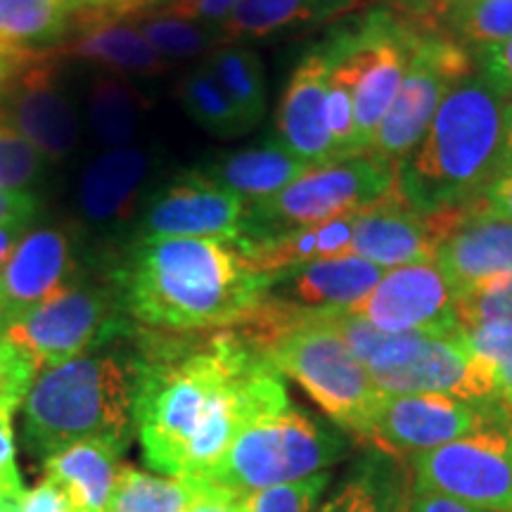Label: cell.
Returning <instances> with one entry per match:
<instances>
[{"label": "cell", "instance_id": "e0dca14e", "mask_svg": "<svg viewBox=\"0 0 512 512\" xmlns=\"http://www.w3.org/2000/svg\"><path fill=\"white\" fill-rule=\"evenodd\" d=\"M441 242L434 264L453 294L482 285L512 268V221L484 216L475 204L441 209Z\"/></svg>", "mask_w": 512, "mask_h": 512}, {"label": "cell", "instance_id": "f6af8a7d", "mask_svg": "<svg viewBox=\"0 0 512 512\" xmlns=\"http://www.w3.org/2000/svg\"><path fill=\"white\" fill-rule=\"evenodd\" d=\"M472 204L479 214L512 221V164H505Z\"/></svg>", "mask_w": 512, "mask_h": 512}, {"label": "cell", "instance_id": "f1b7e54d", "mask_svg": "<svg viewBox=\"0 0 512 512\" xmlns=\"http://www.w3.org/2000/svg\"><path fill=\"white\" fill-rule=\"evenodd\" d=\"M147 107L143 95L119 76H98L88 98V119L93 136L107 150L128 147L138 136L140 114Z\"/></svg>", "mask_w": 512, "mask_h": 512}, {"label": "cell", "instance_id": "8fae6325", "mask_svg": "<svg viewBox=\"0 0 512 512\" xmlns=\"http://www.w3.org/2000/svg\"><path fill=\"white\" fill-rule=\"evenodd\" d=\"M475 67L472 50L460 46L444 29L418 24L401 91L368 152L399 166L425 138L446 95L475 74Z\"/></svg>", "mask_w": 512, "mask_h": 512}, {"label": "cell", "instance_id": "7402d4cb", "mask_svg": "<svg viewBox=\"0 0 512 512\" xmlns=\"http://www.w3.org/2000/svg\"><path fill=\"white\" fill-rule=\"evenodd\" d=\"M384 273V268L361 256L347 254L292 268L275 283L283 290L271 292L304 309H351L380 283Z\"/></svg>", "mask_w": 512, "mask_h": 512}, {"label": "cell", "instance_id": "5bb4252c", "mask_svg": "<svg viewBox=\"0 0 512 512\" xmlns=\"http://www.w3.org/2000/svg\"><path fill=\"white\" fill-rule=\"evenodd\" d=\"M247 211L240 195L190 169L147 200L138 240L209 238L240 247L247 238Z\"/></svg>", "mask_w": 512, "mask_h": 512}, {"label": "cell", "instance_id": "e575fe53", "mask_svg": "<svg viewBox=\"0 0 512 512\" xmlns=\"http://www.w3.org/2000/svg\"><path fill=\"white\" fill-rule=\"evenodd\" d=\"M138 22L140 34L164 60H190V57L209 55L211 50L223 46L219 29L209 24L185 22V19L155 15V12L140 17Z\"/></svg>", "mask_w": 512, "mask_h": 512}, {"label": "cell", "instance_id": "680465c9", "mask_svg": "<svg viewBox=\"0 0 512 512\" xmlns=\"http://www.w3.org/2000/svg\"><path fill=\"white\" fill-rule=\"evenodd\" d=\"M3 320H5V306L0 302V325H3Z\"/></svg>", "mask_w": 512, "mask_h": 512}, {"label": "cell", "instance_id": "ac0fdd59", "mask_svg": "<svg viewBox=\"0 0 512 512\" xmlns=\"http://www.w3.org/2000/svg\"><path fill=\"white\" fill-rule=\"evenodd\" d=\"M79 259L74 238L62 226H38L27 230L8 266L0 273V302L5 318L41 306L79 283Z\"/></svg>", "mask_w": 512, "mask_h": 512}, {"label": "cell", "instance_id": "44dd1931", "mask_svg": "<svg viewBox=\"0 0 512 512\" xmlns=\"http://www.w3.org/2000/svg\"><path fill=\"white\" fill-rule=\"evenodd\" d=\"M375 3L377 0H240L216 29L223 46L259 41L287 31L325 27Z\"/></svg>", "mask_w": 512, "mask_h": 512}, {"label": "cell", "instance_id": "cb8c5ba5", "mask_svg": "<svg viewBox=\"0 0 512 512\" xmlns=\"http://www.w3.org/2000/svg\"><path fill=\"white\" fill-rule=\"evenodd\" d=\"M147 171L150 155L140 147L128 145L102 152L81 178L79 207L83 216L98 226L126 221L136 207Z\"/></svg>", "mask_w": 512, "mask_h": 512}, {"label": "cell", "instance_id": "5b68a950", "mask_svg": "<svg viewBox=\"0 0 512 512\" xmlns=\"http://www.w3.org/2000/svg\"><path fill=\"white\" fill-rule=\"evenodd\" d=\"M235 330L287 375L339 430L366 437L384 394L351 354L330 309H304L271 292Z\"/></svg>", "mask_w": 512, "mask_h": 512}, {"label": "cell", "instance_id": "f907efd6", "mask_svg": "<svg viewBox=\"0 0 512 512\" xmlns=\"http://www.w3.org/2000/svg\"><path fill=\"white\" fill-rule=\"evenodd\" d=\"M41 48H22V46H10V43L0 41V98H3L5 88L10 86V81L19 74V69H24L34 60V55Z\"/></svg>", "mask_w": 512, "mask_h": 512}, {"label": "cell", "instance_id": "d6a6232c", "mask_svg": "<svg viewBox=\"0 0 512 512\" xmlns=\"http://www.w3.org/2000/svg\"><path fill=\"white\" fill-rule=\"evenodd\" d=\"M69 34L57 0H0V41L22 48H55Z\"/></svg>", "mask_w": 512, "mask_h": 512}, {"label": "cell", "instance_id": "7dc6e473", "mask_svg": "<svg viewBox=\"0 0 512 512\" xmlns=\"http://www.w3.org/2000/svg\"><path fill=\"white\" fill-rule=\"evenodd\" d=\"M403 512H489V510L456 501V498L437 494V491H427V489H418V486H411V494H408Z\"/></svg>", "mask_w": 512, "mask_h": 512}, {"label": "cell", "instance_id": "f35d334b", "mask_svg": "<svg viewBox=\"0 0 512 512\" xmlns=\"http://www.w3.org/2000/svg\"><path fill=\"white\" fill-rule=\"evenodd\" d=\"M46 171V157L0 112V188L27 190Z\"/></svg>", "mask_w": 512, "mask_h": 512}, {"label": "cell", "instance_id": "c3c4849f", "mask_svg": "<svg viewBox=\"0 0 512 512\" xmlns=\"http://www.w3.org/2000/svg\"><path fill=\"white\" fill-rule=\"evenodd\" d=\"M36 211L38 202L31 192L0 188V226L3 223H31Z\"/></svg>", "mask_w": 512, "mask_h": 512}, {"label": "cell", "instance_id": "816d5d0a", "mask_svg": "<svg viewBox=\"0 0 512 512\" xmlns=\"http://www.w3.org/2000/svg\"><path fill=\"white\" fill-rule=\"evenodd\" d=\"M185 512H242V508L233 496L221 494V491L209 489V486L195 484V498H192Z\"/></svg>", "mask_w": 512, "mask_h": 512}, {"label": "cell", "instance_id": "30bf717a", "mask_svg": "<svg viewBox=\"0 0 512 512\" xmlns=\"http://www.w3.org/2000/svg\"><path fill=\"white\" fill-rule=\"evenodd\" d=\"M363 366L382 394H446L470 403H498L496 384L456 335L382 332Z\"/></svg>", "mask_w": 512, "mask_h": 512}, {"label": "cell", "instance_id": "8d00e7d4", "mask_svg": "<svg viewBox=\"0 0 512 512\" xmlns=\"http://www.w3.org/2000/svg\"><path fill=\"white\" fill-rule=\"evenodd\" d=\"M460 337L489 370L496 384L498 403L512 413V325L494 323L460 328Z\"/></svg>", "mask_w": 512, "mask_h": 512}, {"label": "cell", "instance_id": "9a60e30c", "mask_svg": "<svg viewBox=\"0 0 512 512\" xmlns=\"http://www.w3.org/2000/svg\"><path fill=\"white\" fill-rule=\"evenodd\" d=\"M57 62L53 48H41L0 98V112L50 162L72 155L81 138L79 114L64 91Z\"/></svg>", "mask_w": 512, "mask_h": 512}, {"label": "cell", "instance_id": "d4e9b609", "mask_svg": "<svg viewBox=\"0 0 512 512\" xmlns=\"http://www.w3.org/2000/svg\"><path fill=\"white\" fill-rule=\"evenodd\" d=\"M197 169L216 185L240 195L247 204H254L278 195L280 190H285L287 185L316 166L302 162L275 138L264 145L249 147V150L228 152V155L216 157L214 162L197 166Z\"/></svg>", "mask_w": 512, "mask_h": 512}, {"label": "cell", "instance_id": "ee69618b", "mask_svg": "<svg viewBox=\"0 0 512 512\" xmlns=\"http://www.w3.org/2000/svg\"><path fill=\"white\" fill-rule=\"evenodd\" d=\"M477 69L501 91L505 98L512 95V38L498 43V46L477 50Z\"/></svg>", "mask_w": 512, "mask_h": 512}, {"label": "cell", "instance_id": "7a4b0ae2", "mask_svg": "<svg viewBox=\"0 0 512 512\" xmlns=\"http://www.w3.org/2000/svg\"><path fill=\"white\" fill-rule=\"evenodd\" d=\"M280 275L256 273L233 245L209 238L136 240L114 273L119 302L143 328L211 332L259 309Z\"/></svg>", "mask_w": 512, "mask_h": 512}, {"label": "cell", "instance_id": "603a6c76", "mask_svg": "<svg viewBox=\"0 0 512 512\" xmlns=\"http://www.w3.org/2000/svg\"><path fill=\"white\" fill-rule=\"evenodd\" d=\"M356 214L316 223V226L292 228L268 235L242 247H235L256 273L283 275L292 268L313 264V261L337 259L351 254Z\"/></svg>", "mask_w": 512, "mask_h": 512}, {"label": "cell", "instance_id": "277c9868", "mask_svg": "<svg viewBox=\"0 0 512 512\" xmlns=\"http://www.w3.org/2000/svg\"><path fill=\"white\" fill-rule=\"evenodd\" d=\"M503 107L505 95L479 69L460 81L396 166L403 200L420 214L475 202L503 169Z\"/></svg>", "mask_w": 512, "mask_h": 512}, {"label": "cell", "instance_id": "7c38bea8", "mask_svg": "<svg viewBox=\"0 0 512 512\" xmlns=\"http://www.w3.org/2000/svg\"><path fill=\"white\" fill-rule=\"evenodd\" d=\"M413 486L489 512H512V413L503 408L479 430L406 458Z\"/></svg>", "mask_w": 512, "mask_h": 512}, {"label": "cell", "instance_id": "83f0119b", "mask_svg": "<svg viewBox=\"0 0 512 512\" xmlns=\"http://www.w3.org/2000/svg\"><path fill=\"white\" fill-rule=\"evenodd\" d=\"M60 60H83L114 74L159 76L169 69V60L152 48V43L133 24H98L72 31L69 41L55 46Z\"/></svg>", "mask_w": 512, "mask_h": 512}, {"label": "cell", "instance_id": "3957f363", "mask_svg": "<svg viewBox=\"0 0 512 512\" xmlns=\"http://www.w3.org/2000/svg\"><path fill=\"white\" fill-rule=\"evenodd\" d=\"M140 366L138 347L105 344L38 373L22 403V444L29 458L43 465L86 439L131 446Z\"/></svg>", "mask_w": 512, "mask_h": 512}, {"label": "cell", "instance_id": "11a10c76", "mask_svg": "<svg viewBox=\"0 0 512 512\" xmlns=\"http://www.w3.org/2000/svg\"><path fill=\"white\" fill-rule=\"evenodd\" d=\"M57 3H60L62 10L69 15V12H72V10L76 8V5H79V0H57Z\"/></svg>", "mask_w": 512, "mask_h": 512}, {"label": "cell", "instance_id": "f5cc1de1", "mask_svg": "<svg viewBox=\"0 0 512 512\" xmlns=\"http://www.w3.org/2000/svg\"><path fill=\"white\" fill-rule=\"evenodd\" d=\"M27 230L29 223H3V226H0V273L8 266L12 252L17 249L19 240L27 235Z\"/></svg>", "mask_w": 512, "mask_h": 512}, {"label": "cell", "instance_id": "74e56055", "mask_svg": "<svg viewBox=\"0 0 512 512\" xmlns=\"http://www.w3.org/2000/svg\"><path fill=\"white\" fill-rule=\"evenodd\" d=\"M456 318L460 328L494 323L512 325V268L456 294Z\"/></svg>", "mask_w": 512, "mask_h": 512}, {"label": "cell", "instance_id": "ab89813d", "mask_svg": "<svg viewBox=\"0 0 512 512\" xmlns=\"http://www.w3.org/2000/svg\"><path fill=\"white\" fill-rule=\"evenodd\" d=\"M332 482L330 472L299 479V482L271 486L254 494L235 498L242 512H316L318 501Z\"/></svg>", "mask_w": 512, "mask_h": 512}, {"label": "cell", "instance_id": "6f0895ef", "mask_svg": "<svg viewBox=\"0 0 512 512\" xmlns=\"http://www.w3.org/2000/svg\"><path fill=\"white\" fill-rule=\"evenodd\" d=\"M152 3H155V10H159V8H164L166 3H174V0H152Z\"/></svg>", "mask_w": 512, "mask_h": 512}, {"label": "cell", "instance_id": "f546056e", "mask_svg": "<svg viewBox=\"0 0 512 512\" xmlns=\"http://www.w3.org/2000/svg\"><path fill=\"white\" fill-rule=\"evenodd\" d=\"M204 62L226 88L228 98L235 102L252 131L266 112V74L259 53L238 43H228V46L211 50Z\"/></svg>", "mask_w": 512, "mask_h": 512}, {"label": "cell", "instance_id": "52a82bcc", "mask_svg": "<svg viewBox=\"0 0 512 512\" xmlns=\"http://www.w3.org/2000/svg\"><path fill=\"white\" fill-rule=\"evenodd\" d=\"M133 325L117 290L74 283L50 302L3 320L5 337L38 373L64 361L131 337Z\"/></svg>", "mask_w": 512, "mask_h": 512}, {"label": "cell", "instance_id": "d590c367", "mask_svg": "<svg viewBox=\"0 0 512 512\" xmlns=\"http://www.w3.org/2000/svg\"><path fill=\"white\" fill-rule=\"evenodd\" d=\"M332 53V72L328 79V95H325V124L335 147L337 162L363 155L358 147L356 133V117H354V83H351V72L337 48L325 38Z\"/></svg>", "mask_w": 512, "mask_h": 512}, {"label": "cell", "instance_id": "b9f144b4", "mask_svg": "<svg viewBox=\"0 0 512 512\" xmlns=\"http://www.w3.org/2000/svg\"><path fill=\"white\" fill-rule=\"evenodd\" d=\"M12 415H15V408L0 406V501H19L24 494V482L17 467Z\"/></svg>", "mask_w": 512, "mask_h": 512}, {"label": "cell", "instance_id": "1f68e13d", "mask_svg": "<svg viewBox=\"0 0 512 512\" xmlns=\"http://www.w3.org/2000/svg\"><path fill=\"white\" fill-rule=\"evenodd\" d=\"M183 110L200 124L204 131L219 138H238L249 131L235 102L228 98L226 88L211 72L209 64L202 62L181 79L176 88Z\"/></svg>", "mask_w": 512, "mask_h": 512}, {"label": "cell", "instance_id": "8992f818", "mask_svg": "<svg viewBox=\"0 0 512 512\" xmlns=\"http://www.w3.org/2000/svg\"><path fill=\"white\" fill-rule=\"evenodd\" d=\"M349 446L344 434L287 403L242 427L219 463L190 482L240 498L328 472Z\"/></svg>", "mask_w": 512, "mask_h": 512}, {"label": "cell", "instance_id": "4316f807", "mask_svg": "<svg viewBox=\"0 0 512 512\" xmlns=\"http://www.w3.org/2000/svg\"><path fill=\"white\" fill-rule=\"evenodd\" d=\"M411 486L408 463L368 446L316 512H403Z\"/></svg>", "mask_w": 512, "mask_h": 512}, {"label": "cell", "instance_id": "ba28073f", "mask_svg": "<svg viewBox=\"0 0 512 512\" xmlns=\"http://www.w3.org/2000/svg\"><path fill=\"white\" fill-rule=\"evenodd\" d=\"M396 188V164L373 152L316 166L278 195L249 204L245 242L358 214Z\"/></svg>", "mask_w": 512, "mask_h": 512}, {"label": "cell", "instance_id": "7bdbcfd3", "mask_svg": "<svg viewBox=\"0 0 512 512\" xmlns=\"http://www.w3.org/2000/svg\"><path fill=\"white\" fill-rule=\"evenodd\" d=\"M238 3L240 0H174V3H166L164 8L155 10V15H166L185 19V22L219 27L221 22H226L230 17V12L235 10Z\"/></svg>", "mask_w": 512, "mask_h": 512}, {"label": "cell", "instance_id": "60d3db41", "mask_svg": "<svg viewBox=\"0 0 512 512\" xmlns=\"http://www.w3.org/2000/svg\"><path fill=\"white\" fill-rule=\"evenodd\" d=\"M36 370L5 337H0V406L22 408Z\"/></svg>", "mask_w": 512, "mask_h": 512}, {"label": "cell", "instance_id": "bcb514c9", "mask_svg": "<svg viewBox=\"0 0 512 512\" xmlns=\"http://www.w3.org/2000/svg\"><path fill=\"white\" fill-rule=\"evenodd\" d=\"M17 512H79L69 496L57 486L53 479L43 477L34 489L24 491L17 501Z\"/></svg>", "mask_w": 512, "mask_h": 512}, {"label": "cell", "instance_id": "4dcf8cb0", "mask_svg": "<svg viewBox=\"0 0 512 512\" xmlns=\"http://www.w3.org/2000/svg\"><path fill=\"white\" fill-rule=\"evenodd\" d=\"M195 498L190 479L121 465L105 512H185Z\"/></svg>", "mask_w": 512, "mask_h": 512}, {"label": "cell", "instance_id": "9f6ffc18", "mask_svg": "<svg viewBox=\"0 0 512 512\" xmlns=\"http://www.w3.org/2000/svg\"><path fill=\"white\" fill-rule=\"evenodd\" d=\"M0 512H17V501H0Z\"/></svg>", "mask_w": 512, "mask_h": 512}, {"label": "cell", "instance_id": "9c48e42d", "mask_svg": "<svg viewBox=\"0 0 512 512\" xmlns=\"http://www.w3.org/2000/svg\"><path fill=\"white\" fill-rule=\"evenodd\" d=\"M415 31V19L394 5L377 3L330 31L328 41L347 62L354 83V117L361 152L370 150L377 128L401 91Z\"/></svg>", "mask_w": 512, "mask_h": 512}, {"label": "cell", "instance_id": "4fadbf2b", "mask_svg": "<svg viewBox=\"0 0 512 512\" xmlns=\"http://www.w3.org/2000/svg\"><path fill=\"white\" fill-rule=\"evenodd\" d=\"M503 408L501 403H470L446 394H384L361 441L406 460L479 430Z\"/></svg>", "mask_w": 512, "mask_h": 512}, {"label": "cell", "instance_id": "484cf974", "mask_svg": "<svg viewBox=\"0 0 512 512\" xmlns=\"http://www.w3.org/2000/svg\"><path fill=\"white\" fill-rule=\"evenodd\" d=\"M126 451L105 439L79 441L50 456L43 477L53 479L79 512H105Z\"/></svg>", "mask_w": 512, "mask_h": 512}, {"label": "cell", "instance_id": "d6986e66", "mask_svg": "<svg viewBox=\"0 0 512 512\" xmlns=\"http://www.w3.org/2000/svg\"><path fill=\"white\" fill-rule=\"evenodd\" d=\"M332 72V53L328 43H320L302 57L287 81L280 100L278 140L309 166L337 162L328 124H325V95Z\"/></svg>", "mask_w": 512, "mask_h": 512}, {"label": "cell", "instance_id": "ffe728a7", "mask_svg": "<svg viewBox=\"0 0 512 512\" xmlns=\"http://www.w3.org/2000/svg\"><path fill=\"white\" fill-rule=\"evenodd\" d=\"M437 247L430 214L415 211L403 200L399 188L356 214L351 254L384 271L411 264H434Z\"/></svg>", "mask_w": 512, "mask_h": 512}, {"label": "cell", "instance_id": "6da1fadb", "mask_svg": "<svg viewBox=\"0 0 512 512\" xmlns=\"http://www.w3.org/2000/svg\"><path fill=\"white\" fill-rule=\"evenodd\" d=\"M136 434L159 475L197 479L254 418L287 406L283 375L235 328L140 330Z\"/></svg>", "mask_w": 512, "mask_h": 512}, {"label": "cell", "instance_id": "681fc988", "mask_svg": "<svg viewBox=\"0 0 512 512\" xmlns=\"http://www.w3.org/2000/svg\"><path fill=\"white\" fill-rule=\"evenodd\" d=\"M392 3L396 10H401L403 15L415 19L418 24L441 29L446 12L453 8L456 0H392Z\"/></svg>", "mask_w": 512, "mask_h": 512}, {"label": "cell", "instance_id": "836d02e7", "mask_svg": "<svg viewBox=\"0 0 512 512\" xmlns=\"http://www.w3.org/2000/svg\"><path fill=\"white\" fill-rule=\"evenodd\" d=\"M444 31L472 53L512 38V0H456Z\"/></svg>", "mask_w": 512, "mask_h": 512}, {"label": "cell", "instance_id": "2e32d148", "mask_svg": "<svg viewBox=\"0 0 512 512\" xmlns=\"http://www.w3.org/2000/svg\"><path fill=\"white\" fill-rule=\"evenodd\" d=\"M389 335H456V294L437 264L392 268L361 302L347 309Z\"/></svg>", "mask_w": 512, "mask_h": 512}, {"label": "cell", "instance_id": "db71d44e", "mask_svg": "<svg viewBox=\"0 0 512 512\" xmlns=\"http://www.w3.org/2000/svg\"><path fill=\"white\" fill-rule=\"evenodd\" d=\"M512 164V95L505 98L503 107V166Z\"/></svg>", "mask_w": 512, "mask_h": 512}]
</instances>
